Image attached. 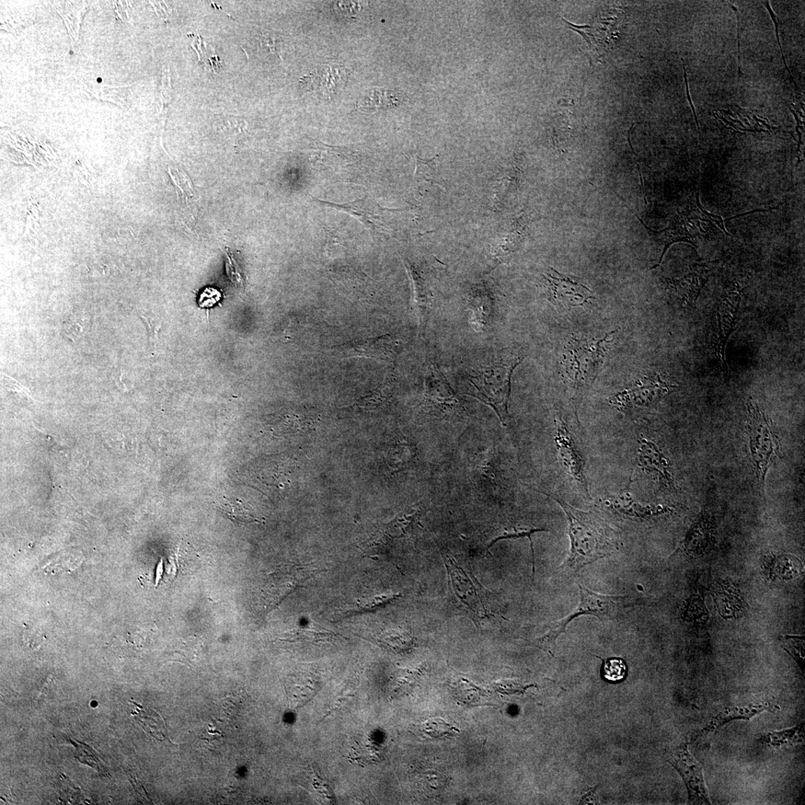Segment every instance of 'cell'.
<instances>
[{
    "label": "cell",
    "instance_id": "6da1fadb",
    "mask_svg": "<svg viewBox=\"0 0 805 805\" xmlns=\"http://www.w3.org/2000/svg\"><path fill=\"white\" fill-rule=\"evenodd\" d=\"M538 491L556 502L568 519L570 549L559 569L578 572L586 566L611 556L616 549L615 540L610 527L600 515L575 508L554 494Z\"/></svg>",
    "mask_w": 805,
    "mask_h": 805
},
{
    "label": "cell",
    "instance_id": "7a4b0ae2",
    "mask_svg": "<svg viewBox=\"0 0 805 805\" xmlns=\"http://www.w3.org/2000/svg\"><path fill=\"white\" fill-rule=\"evenodd\" d=\"M520 355H510L500 361L482 368L475 374L466 376L474 391L471 394L496 412L503 424L510 419L509 401L512 374L524 360Z\"/></svg>",
    "mask_w": 805,
    "mask_h": 805
},
{
    "label": "cell",
    "instance_id": "3957f363",
    "mask_svg": "<svg viewBox=\"0 0 805 805\" xmlns=\"http://www.w3.org/2000/svg\"><path fill=\"white\" fill-rule=\"evenodd\" d=\"M580 603L575 610L561 620L551 623L546 634L531 641L533 647L554 655L556 640L566 634L568 625L574 619L582 615L594 616L601 621L615 620L628 606L627 596L596 594L580 583Z\"/></svg>",
    "mask_w": 805,
    "mask_h": 805
},
{
    "label": "cell",
    "instance_id": "277c9868",
    "mask_svg": "<svg viewBox=\"0 0 805 805\" xmlns=\"http://www.w3.org/2000/svg\"><path fill=\"white\" fill-rule=\"evenodd\" d=\"M747 433L751 462L764 490L767 471L779 455V443L772 424L752 398L747 405Z\"/></svg>",
    "mask_w": 805,
    "mask_h": 805
},
{
    "label": "cell",
    "instance_id": "5b68a950",
    "mask_svg": "<svg viewBox=\"0 0 805 805\" xmlns=\"http://www.w3.org/2000/svg\"><path fill=\"white\" fill-rule=\"evenodd\" d=\"M607 337L597 341L573 339L568 344L566 377L575 392L584 393L593 384L603 361Z\"/></svg>",
    "mask_w": 805,
    "mask_h": 805
},
{
    "label": "cell",
    "instance_id": "8992f818",
    "mask_svg": "<svg viewBox=\"0 0 805 805\" xmlns=\"http://www.w3.org/2000/svg\"><path fill=\"white\" fill-rule=\"evenodd\" d=\"M555 444L561 467L580 489L586 497L590 498L589 482L586 475V462L581 449L580 442L571 430L563 413L555 419Z\"/></svg>",
    "mask_w": 805,
    "mask_h": 805
},
{
    "label": "cell",
    "instance_id": "52a82bcc",
    "mask_svg": "<svg viewBox=\"0 0 805 805\" xmlns=\"http://www.w3.org/2000/svg\"><path fill=\"white\" fill-rule=\"evenodd\" d=\"M322 571L326 570L293 563L279 566L269 575L262 589L267 609L277 607L286 596Z\"/></svg>",
    "mask_w": 805,
    "mask_h": 805
},
{
    "label": "cell",
    "instance_id": "ba28073f",
    "mask_svg": "<svg viewBox=\"0 0 805 805\" xmlns=\"http://www.w3.org/2000/svg\"><path fill=\"white\" fill-rule=\"evenodd\" d=\"M443 559L448 573V585L453 603L471 616L475 623L479 624L478 619L484 615L486 609L475 584L463 568L458 567L454 559L446 554H443Z\"/></svg>",
    "mask_w": 805,
    "mask_h": 805
},
{
    "label": "cell",
    "instance_id": "9c48e42d",
    "mask_svg": "<svg viewBox=\"0 0 805 805\" xmlns=\"http://www.w3.org/2000/svg\"><path fill=\"white\" fill-rule=\"evenodd\" d=\"M668 762L682 776L687 790L688 803L710 804L703 768L690 752L688 743L676 746L668 753Z\"/></svg>",
    "mask_w": 805,
    "mask_h": 805
},
{
    "label": "cell",
    "instance_id": "30bf717a",
    "mask_svg": "<svg viewBox=\"0 0 805 805\" xmlns=\"http://www.w3.org/2000/svg\"><path fill=\"white\" fill-rule=\"evenodd\" d=\"M314 202L335 209L338 211L347 214L360 221L373 234L387 232L388 218L394 210L383 208L374 200L365 197L344 204L333 203L328 201L318 200L310 195Z\"/></svg>",
    "mask_w": 805,
    "mask_h": 805
},
{
    "label": "cell",
    "instance_id": "8fae6325",
    "mask_svg": "<svg viewBox=\"0 0 805 805\" xmlns=\"http://www.w3.org/2000/svg\"><path fill=\"white\" fill-rule=\"evenodd\" d=\"M693 211L694 206H692L691 209L689 210L688 209L687 212H682V214L676 215V217L673 218L674 220L669 227L662 230V232L652 231L645 224L642 223L641 220H639L643 225L648 230V232L652 234V237L655 240H662L664 243V250L659 263L657 265L652 267L650 270L659 267L666 251H668L671 245L678 243V241H686V243L697 247V238L704 234L706 235V232L698 229V227L703 229L699 225L700 222L697 224L694 223V221L701 218L703 213H699V211H696L695 214L693 213Z\"/></svg>",
    "mask_w": 805,
    "mask_h": 805
},
{
    "label": "cell",
    "instance_id": "7c38bea8",
    "mask_svg": "<svg viewBox=\"0 0 805 805\" xmlns=\"http://www.w3.org/2000/svg\"><path fill=\"white\" fill-rule=\"evenodd\" d=\"M400 341L393 335L354 340L332 348V351L344 356H360L378 360L393 361L399 352Z\"/></svg>",
    "mask_w": 805,
    "mask_h": 805
},
{
    "label": "cell",
    "instance_id": "4fadbf2b",
    "mask_svg": "<svg viewBox=\"0 0 805 805\" xmlns=\"http://www.w3.org/2000/svg\"><path fill=\"white\" fill-rule=\"evenodd\" d=\"M545 279L551 300L557 304L576 307L582 306L594 298L593 292L587 286L553 268H550L546 272Z\"/></svg>",
    "mask_w": 805,
    "mask_h": 805
},
{
    "label": "cell",
    "instance_id": "5bb4252c",
    "mask_svg": "<svg viewBox=\"0 0 805 805\" xmlns=\"http://www.w3.org/2000/svg\"><path fill=\"white\" fill-rule=\"evenodd\" d=\"M778 708V706L774 700L766 701L757 704L724 708L715 716H713L703 728L693 735L692 742L707 738L708 735L714 733L728 722L739 720H750L764 711L773 712Z\"/></svg>",
    "mask_w": 805,
    "mask_h": 805
},
{
    "label": "cell",
    "instance_id": "9a60e30c",
    "mask_svg": "<svg viewBox=\"0 0 805 805\" xmlns=\"http://www.w3.org/2000/svg\"><path fill=\"white\" fill-rule=\"evenodd\" d=\"M347 71L337 64H325L317 67L314 72L304 76L300 83L310 91L318 92L326 97L335 95L336 91L346 85Z\"/></svg>",
    "mask_w": 805,
    "mask_h": 805
},
{
    "label": "cell",
    "instance_id": "2e32d148",
    "mask_svg": "<svg viewBox=\"0 0 805 805\" xmlns=\"http://www.w3.org/2000/svg\"><path fill=\"white\" fill-rule=\"evenodd\" d=\"M639 466L645 472L657 476L664 486H674V478L668 459L663 454L657 444L643 439L639 441Z\"/></svg>",
    "mask_w": 805,
    "mask_h": 805
},
{
    "label": "cell",
    "instance_id": "e0dca14e",
    "mask_svg": "<svg viewBox=\"0 0 805 805\" xmlns=\"http://www.w3.org/2000/svg\"><path fill=\"white\" fill-rule=\"evenodd\" d=\"M412 283L413 304L418 320L419 330L424 332L430 312L433 296L428 284L415 266L408 259H402Z\"/></svg>",
    "mask_w": 805,
    "mask_h": 805
},
{
    "label": "cell",
    "instance_id": "ac0fdd59",
    "mask_svg": "<svg viewBox=\"0 0 805 805\" xmlns=\"http://www.w3.org/2000/svg\"><path fill=\"white\" fill-rule=\"evenodd\" d=\"M314 144L316 147L313 156L315 163L332 174H340L342 169L358 163V157L346 147L329 146L318 141Z\"/></svg>",
    "mask_w": 805,
    "mask_h": 805
},
{
    "label": "cell",
    "instance_id": "d6986e66",
    "mask_svg": "<svg viewBox=\"0 0 805 805\" xmlns=\"http://www.w3.org/2000/svg\"><path fill=\"white\" fill-rule=\"evenodd\" d=\"M468 309L471 323L477 331L487 328L493 309L492 294L483 286H475L468 295Z\"/></svg>",
    "mask_w": 805,
    "mask_h": 805
},
{
    "label": "cell",
    "instance_id": "ffe728a7",
    "mask_svg": "<svg viewBox=\"0 0 805 805\" xmlns=\"http://www.w3.org/2000/svg\"><path fill=\"white\" fill-rule=\"evenodd\" d=\"M341 636L325 629L316 624L309 622L306 626L294 629L286 634L285 640L302 641L312 643L331 642L338 640Z\"/></svg>",
    "mask_w": 805,
    "mask_h": 805
},
{
    "label": "cell",
    "instance_id": "44dd1931",
    "mask_svg": "<svg viewBox=\"0 0 805 805\" xmlns=\"http://www.w3.org/2000/svg\"><path fill=\"white\" fill-rule=\"evenodd\" d=\"M377 642L384 648L396 653L407 651L414 645V640L410 632L402 629L383 632L377 636Z\"/></svg>",
    "mask_w": 805,
    "mask_h": 805
},
{
    "label": "cell",
    "instance_id": "7402d4cb",
    "mask_svg": "<svg viewBox=\"0 0 805 805\" xmlns=\"http://www.w3.org/2000/svg\"><path fill=\"white\" fill-rule=\"evenodd\" d=\"M804 740V724L780 732H773L762 736L760 741L771 746H792L802 743Z\"/></svg>",
    "mask_w": 805,
    "mask_h": 805
},
{
    "label": "cell",
    "instance_id": "603a6c76",
    "mask_svg": "<svg viewBox=\"0 0 805 805\" xmlns=\"http://www.w3.org/2000/svg\"><path fill=\"white\" fill-rule=\"evenodd\" d=\"M437 157L438 155L431 159H421L419 156L416 157L415 178L420 188L430 187L433 185L442 187V183L438 180V174H437L435 162Z\"/></svg>",
    "mask_w": 805,
    "mask_h": 805
},
{
    "label": "cell",
    "instance_id": "cb8c5ba5",
    "mask_svg": "<svg viewBox=\"0 0 805 805\" xmlns=\"http://www.w3.org/2000/svg\"><path fill=\"white\" fill-rule=\"evenodd\" d=\"M350 758L352 762L359 765H369L379 762L381 751L370 740L358 741L352 747Z\"/></svg>",
    "mask_w": 805,
    "mask_h": 805
},
{
    "label": "cell",
    "instance_id": "d4e9b609",
    "mask_svg": "<svg viewBox=\"0 0 805 805\" xmlns=\"http://www.w3.org/2000/svg\"><path fill=\"white\" fill-rule=\"evenodd\" d=\"M458 732V730L452 724L442 719L428 720L419 726V733L423 738L428 739L451 738Z\"/></svg>",
    "mask_w": 805,
    "mask_h": 805
},
{
    "label": "cell",
    "instance_id": "484cf974",
    "mask_svg": "<svg viewBox=\"0 0 805 805\" xmlns=\"http://www.w3.org/2000/svg\"><path fill=\"white\" fill-rule=\"evenodd\" d=\"M714 531L712 524L706 519H699L696 522L692 530L687 534L685 539V545L687 547H696L698 548L699 542L701 547H706L709 540L712 539V533Z\"/></svg>",
    "mask_w": 805,
    "mask_h": 805
},
{
    "label": "cell",
    "instance_id": "4316f807",
    "mask_svg": "<svg viewBox=\"0 0 805 805\" xmlns=\"http://www.w3.org/2000/svg\"><path fill=\"white\" fill-rule=\"evenodd\" d=\"M626 674L627 666L623 659H603L601 675L605 680L609 682H620L625 680Z\"/></svg>",
    "mask_w": 805,
    "mask_h": 805
},
{
    "label": "cell",
    "instance_id": "83f0119b",
    "mask_svg": "<svg viewBox=\"0 0 805 805\" xmlns=\"http://www.w3.org/2000/svg\"><path fill=\"white\" fill-rule=\"evenodd\" d=\"M90 326V316L87 314H78L74 315L65 322L64 329L67 337L76 342L86 335Z\"/></svg>",
    "mask_w": 805,
    "mask_h": 805
},
{
    "label": "cell",
    "instance_id": "f1b7e54d",
    "mask_svg": "<svg viewBox=\"0 0 805 805\" xmlns=\"http://www.w3.org/2000/svg\"><path fill=\"white\" fill-rule=\"evenodd\" d=\"M545 531H547L545 530V528H513L512 531H505V532L503 533L502 534L498 536L497 537L493 538L491 542L489 543L487 549L488 550L490 549L492 546L496 545L500 540L511 539V538H520L527 537L528 538V540H530L531 550H532L533 580H534L535 573H536V566H535L536 562H535V552H534V548H533V542L531 536L533 534H534L536 533L545 532Z\"/></svg>",
    "mask_w": 805,
    "mask_h": 805
},
{
    "label": "cell",
    "instance_id": "f546056e",
    "mask_svg": "<svg viewBox=\"0 0 805 805\" xmlns=\"http://www.w3.org/2000/svg\"><path fill=\"white\" fill-rule=\"evenodd\" d=\"M421 671L410 669H398L396 678L395 692L397 694H404L412 687L416 685L420 680Z\"/></svg>",
    "mask_w": 805,
    "mask_h": 805
},
{
    "label": "cell",
    "instance_id": "4dcf8cb0",
    "mask_svg": "<svg viewBox=\"0 0 805 805\" xmlns=\"http://www.w3.org/2000/svg\"><path fill=\"white\" fill-rule=\"evenodd\" d=\"M225 272L230 281L238 288H244L246 286V280L244 279L243 271L236 259L234 258L232 251L228 248L225 251Z\"/></svg>",
    "mask_w": 805,
    "mask_h": 805
},
{
    "label": "cell",
    "instance_id": "1f68e13d",
    "mask_svg": "<svg viewBox=\"0 0 805 805\" xmlns=\"http://www.w3.org/2000/svg\"><path fill=\"white\" fill-rule=\"evenodd\" d=\"M220 510L230 519L237 522L251 523L256 520L253 513L238 501L235 503L231 502L227 504L224 503V507H221Z\"/></svg>",
    "mask_w": 805,
    "mask_h": 805
},
{
    "label": "cell",
    "instance_id": "d6a6232c",
    "mask_svg": "<svg viewBox=\"0 0 805 805\" xmlns=\"http://www.w3.org/2000/svg\"><path fill=\"white\" fill-rule=\"evenodd\" d=\"M390 382V379L386 377L384 384L374 389L370 395L361 398L356 402V405L365 410H371L379 407V405L383 402V400L379 399L386 398V395L388 394Z\"/></svg>",
    "mask_w": 805,
    "mask_h": 805
},
{
    "label": "cell",
    "instance_id": "836d02e7",
    "mask_svg": "<svg viewBox=\"0 0 805 805\" xmlns=\"http://www.w3.org/2000/svg\"><path fill=\"white\" fill-rule=\"evenodd\" d=\"M785 650L798 662L801 668L804 660V640L802 637L787 636L782 640Z\"/></svg>",
    "mask_w": 805,
    "mask_h": 805
},
{
    "label": "cell",
    "instance_id": "e575fe53",
    "mask_svg": "<svg viewBox=\"0 0 805 805\" xmlns=\"http://www.w3.org/2000/svg\"><path fill=\"white\" fill-rule=\"evenodd\" d=\"M222 294L214 287H206L201 293L199 298V305L202 308L214 307L221 300Z\"/></svg>",
    "mask_w": 805,
    "mask_h": 805
},
{
    "label": "cell",
    "instance_id": "d590c367",
    "mask_svg": "<svg viewBox=\"0 0 805 805\" xmlns=\"http://www.w3.org/2000/svg\"><path fill=\"white\" fill-rule=\"evenodd\" d=\"M493 685L494 687L497 688V691L503 694L522 693L527 687L532 686H523L519 682H516L514 681L510 680L500 681V682H496Z\"/></svg>",
    "mask_w": 805,
    "mask_h": 805
},
{
    "label": "cell",
    "instance_id": "8d00e7d4",
    "mask_svg": "<svg viewBox=\"0 0 805 805\" xmlns=\"http://www.w3.org/2000/svg\"><path fill=\"white\" fill-rule=\"evenodd\" d=\"M354 694L355 687L353 685H347L346 687H344L342 690L340 696H339L338 699H337L335 704L333 705V706L328 711L327 716L332 714L333 712L338 710L341 707L346 704L348 701L351 699V698L354 696Z\"/></svg>",
    "mask_w": 805,
    "mask_h": 805
},
{
    "label": "cell",
    "instance_id": "74e56055",
    "mask_svg": "<svg viewBox=\"0 0 805 805\" xmlns=\"http://www.w3.org/2000/svg\"><path fill=\"white\" fill-rule=\"evenodd\" d=\"M696 204H697L699 210L708 218V220L710 223H715L720 228L722 229V232L726 233L728 236H730V234L727 232L726 227H724V220H723V218L720 216L708 213L706 210L704 209L703 206H701V204H700V202H699V191L696 194Z\"/></svg>",
    "mask_w": 805,
    "mask_h": 805
},
{
    "label": "cell",
    "instance_id": "f35d334b",
    "mask_svg": "<svg viewBox=\"0 0 805 805\" xmlns=\"http://www.w3.org/2000/svg\"><path fill=\"white\" fill-rule=\"evenodd\" d=\"M764 4V5L766 6V8H767V10H768V11H769V15H770V16H771V18H772V19H773V20H774V24H775V26H776V38H777L778 43V46H779V48H780V52H781V55H782V57H783V62H784V63H785V67H786V69H787V71H788V73H789V74H790V78H791V79H792V83H794V85H795V86H796V88H797V83H795V80H794V79H793V78H792V75H791V72H790V69H789V67H788V64H787V63H786L785 57V54H784L783 50H782V48H781V44H780V43L779 36H778V22H777V20H776V15H775V13H774V10H773V9L771 8V7H770V5H769V1H766V2H764V4Z\"/></svg>",
    "mask_w": 805,
    "mask_h": 805
},
{
    "label": "cell",
    "instance_id": "ab89813d",
    "mask_svg": "<svg viewBox=\"0 0 805 805\" xmlns=\"http://www.w3.org/2000/svg\"><path fill=\"white\" fill-rule=\"evenodd\" d=\"M2 377L4 385L7 388L15 390L17 391V392L27 395V389L24 386H22L20 384H19L16 381H15L14 379L7 376L5 374H3Z\"/></svg>",
    "mask_w": 805,
    "mask_h": 805
},
{
    "label": "cell",
    "instance_id": "60d3db41",
    "mask_svg": "<svg viewBox=\"0 0 805 805\" xmlns=\"http://www.w3.org/2000/svg\"><path fill=\"white\" fill-rule=\"evenodd\" d=\"M730 8H732L733 9V10L734 11V13H735L736 16H737V20H738V71H739V75H740V76H741L743 75V72L741 71V69H742V67H741V55H740V52H741V48H741V41H740V39H741V37H740V27H741V24H740V15H739V13H738V8H737L734 7V6H730Z\"/></svg>",
    "mask_w": 805,
    "mask_h": 805
},
{
    "label": "cell",
    "instance_id": "b9f144b4",
    "mask_svg": "<svg viewBox=\"0 0 805 805\" xmlns=\"http://www.w3.org/2000/svg\"><path fill=\"white\" fill-rule=\"evenodd\" d=\"M682 66H683V69H684V77H685V84H686L687 97L688 102L690 103V105H691V107L692 108V111H693V113L694 115V118H695V120L696 122L697 128H698V132L699 133L700 127H699V121L697 119V115H696V113L695 111V108H694V104H693L692 99L691 97V95H690V93H689V86H688V82H687V72H686L685 62H684L683 59H682Z\"/></svg>",
    "mask_w": 805,
    "mask_h": 805
},
{
    "label": "cell",
    "instance_id": "7bdbcfd3",
    "mask_svg": "<svg viewBox=\"0 0 805 805\" xmlns=\"http://www.w3.org/2000/svg\"><path fill=\"white\" fill-rule=\"evenodd\" d=\"M144 318L146 323L148 325L149 332H150L152 337L153 339H156L157 333L160 329V326L158 325V323H157V322H155L153 318L148 317H144Z\"/></svg>",
    "mask_w": 805,
    "mask_h": 805
},
{
    "label": "cell",
    "instance_id": "ee69618b",
    "mask_svg": "<svg viewBox=\"0 0 805 805\" xmlns=\"http://www.w3.org/2000/svg\"><path fill=\"white\" fill-rule=\"evenodd\" d=\"M272 39L273 38H271L270 37L262 36L260 38V44L262 46V47H265V48H269L270 52L274 53L276 51L274 49V42Z\"/></svg>",
    "mask_w": 805,
    "mask_h": 805
},
{
    "label": "cell",
    "instance_id": "f6af8a7d",
    "mask_svg": "<svg viewBox=\"0 0 805 805\" xmlns=\"http://www.w3.org/2000/svg\"><path fill=\"white\" fill-rule=\"evenodd\" d=\"M596 788L597 787H596L593 790H591V791L588 793V794L585 795L583 797V799H582V804L583 802H584V804H592V803H596L598 802L597 797H596Z\"/></svg>",
    "mask_w": 805,
    "mask_h": 805
}]
</instances>
